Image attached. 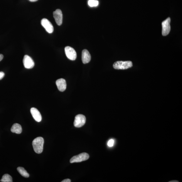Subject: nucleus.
Wrapping results in <instances>:
<instances>
[{"mask_svg":"<svg viewBox=\"0 0 182 182\" xmlns=\"http://www.w3.org/2000/svg\"><path fill=\"white\" fill-rule=\"evenodd\" d=\"M44 142V139L41 137H37L33 140V146L34 151L36 153L40 154L42 152Z\"/></svg>","mask_w":182,"mask_h":182,"instance_id":"nucleus-1","label":"nucleus"},{"mask_svg":"<svg viewBox=\"0 0 182 182\" xmlns=\"http://www.w3.org/2000/svg\"><path fill=\"white\" fill-rule=\"evenodd\" d=\"M132 66V63L131 61H117L113 65V67L115 69L126 70L131 68Z\"/></svg>","mask_w":182,"mask_h":182,"instance_id":"nucleus-2","label":"nucleus"},{"mask_svg":"<svg viewBox=\"0 0 182 182\" xmlns=\"http://www.w3.org/2000/svg\"><path fill=\"white\" fill-rule=\"evenodd\" d=\"M89 154L86 153H82L73 157L70 160L71 163H79V162L87 160L89 158Z\"/></svg>","mask_w":182,"mask_h":182,"instance_id":"nucleus-3","label":"nucleus"},{"mask_svg":"<svg viewBox=\"0 0 182 182\" xmlns=\"http://www.w3.org/2000/svg\"><path fill=\"white\" fill-rule=\"evenodd\" d=\"M170 18H167L162 23V34L163 36H166L169 34L171 30Z\"/></svg>","mask_w":182,"mask_h":182,"instance_id":"nucleus-4","label":"nucleus"},{"mask_svg":"<svg viewBox=\"0 0 182 182\" xmlns=\"http://www.w3.org/2000/svg\"><path fill=\"white\" fill-rule=\"evenodd\" d=\"M86 119L84 115L78 114L75 117L74 125L76 127H80L83 126L85 123Z\"/></svg>","mask_w":182,"mask_h":182,"instance_id":"nucleus-5","label":"nucleus"},{"mask_svg":"<svg viewBox=\"0 0 182 182\" xmlns=\"http://www.w3.org/2000/svg\"><path fill=\"white\" fill-rule=\"evenodd\" d=\"M65 52L66 57L71 60H74L77 58V53L74 49L71 47H66Z\"/></svg>","mask_w":182,"mask_h":182,"instance_id":"nucleus-6","label":"nucleus"},{"mask_svg":"<svg viewBox=\"0 0 182 182\" xmlns=\"http://www.w3.org/2000/svg\"><path fill=\"white\" fill-rule=\"evenodd\" d=\"M41 25L48 33H52L54 31L53 26L52 24L47 19L43 18L41 21Z\"/></svg>","mask_w":182,"mask_h":182,"instance_id":"nucleus-7","label":"nucleus"},{"mask_svg":"<svg viewBox=\"0 0 182 182\" xmlns=\"http://www.w3.org/2000/svg\"><path fill=\"white\" fill-rule=\"evenodd\" d=\"M53 17L56 23L58 25L60 26L63 23V14L60 9H58L53 13Z\"/></svg>","mask_w":182,"mask_h":182,"instance_id":"nucleus-8","label":"nucleus"},{"mask_svg":"<svg viewBox=\"0 0 182 182\" xmlns=\"http://www.w3.org/2000/svg\"><path fill=\"white\" fill-rule=\"evenodd\" d=\"M23 63L24 67L27 69L33 68L34 66V63L32 59L28 55L24 56Z\"/></svg>","mask_w":182,"mask_h":182,"instance_id":"nucleus-9","label":"nucleus"},{"mask_svg":"<svg viewBox=\"0 0 182 182\" xmlns=\"http://www.w3.org/2000/svg\"><path fill=\"white\" fill-rule=\"evenodd\" d=\"M31 112L33 119L36 122H40L41 121V115L37 109L35 108H32L31 109Z\"/></svg>","mask_w":182,"mask_h":182,"instance_id":"nucleus-10","label":"nucleus"},{"mask_svg":"<svg viewBox=\"0 0 182 182\" xmlns=\"http://www.w3.org/2000/svg\"><path fill=\"white\" fill-rule=\"evenodd\" d=\"M56 84L58 90L60 92L65 91L66 88V83L65 79L63 78L60 79L56 81Z\"/></svg>","mask_w":182,"mask_h":182,"instance_id":"nucleus-11","label":"nucleus"},{"mask_svg":"<svg viewBox=\"0 0 182 182\" xmlns=\"http://www.w3.org/2000/svg\"><path fill=\"white\" fill-rule=\"evenodd\" d=\"M91 56L89 51L87 50L82 51V60L83 63L86 64L89 63L91 60Z\"/></svg>","mask_w":182,"mask_h":182,"instance_id":"nucleus-12","label":"nucleus"},{"mask_svg":"<svg viewBox=\"0 0 182 182\" xmlns=\"http://www.w3.org/2000/svg\"><path fill=\"white\" fill-rule=\"evenodd\" d=\"M11 131L17 134H20L22 132L21 125L18 124H15L12 126Z\"/></svg>","mask_w":182,"mask_h":182,"instance_id":"nucleus-13","label":"nucleus"},{"mask_svg":"<svg viewBox=\"0 0 182 182\" xmlns=\"http://www.w3.org/2000/svg\"><path fill=\"white\" fill-rule=\"evenodd\" d=\"M17 170L21 175L25 178H28L29 176V174L23 167H18Z\"/></svg>","mask_w":182,"mask_h":182,"instance_id":"nucleus-14","label":"nucleus"},{"mask_svg":"<svg viewBox=\"0 0 182 182\" xmlns=\"http://www.w3.org/2000/svg\"><path fill=\"white\" fill-rule=\"evenodd\" d=\"M1 181L2 182H12V177L8 174H4L2 176Z\"/></svg>","mask_w":182,"mask_h":182,"instance_id":"nucleus-15","label":"nucleus"},{"mask_svg":"<svg viewBox=\"0 0 182 182\" xmlns=\"http://www.w3.org/2000/svg\"><path fill=\"white\" fill-rule=\"evenodd\" d=\"M88 4L90 7H97L99 4V1L97 0H89Z\"/></svg>","mask_w":182,"mask_h":182,"instance_id":"nucleus-16","label":"nucleus"},{"mask_svg":"<svg viewBox=\"0 0 182 182\" xmlns=\"http://www.w3.org/2000/svg\"><path fill=\"white\" fill-rule=\"evenodd\" d=\"M114 140L110 139L108 142V146L109 147H112L114 146Z\"/></svg>","mask_w":182,"mask_h":182,"instance_id":"nucleus-17","label":"nucleus"},{"mask_svg":"<svg viewBox=\"0 0 182 182\" xmlns=\"http://www.w3.org/2000/svg\"><path fill=\"white\" fill-rule=\"evenodd\" d=\"M4 76V73L3 72H0V80H1Z\"/></svg>","mask_w":182,"mask_h":182,"instance_id":"nucleus-18","label":"nucleus"},{"mask_svg":"<svg viewBox=\"0 0 182 182\" xmlns=\"http://www.w3.org/2000/svg\"><path fill=\"white\" fill-rule=\"evenodd\" d=\"M71 180L69 179H66L63 180L61 182H71Z\"/></svg>","mask_w":182,"mask_h":182,"instance_id":"nucleus-19","label":"nucleus"},{"mask_svg":"<svg viewBox=\"0 0 182 182\" xmlns=\"http://www.w3.org/2000/svg\"><path fill=\"white\" fill-rule=\"evenodd\" d=\"M4 58V56L2 54H0V61H1Z\"/></svg>","mask_w":182,"mask_h":182,"instance_id":"nucleus-20","label":"nucleus"},{"mask_svg":"<svg viewBox=\"0 0 182 182\" xmlns=\"http://www.w3.org/2000/svg\"><path fill=\"white\" fill-rule=\"evenodd\" d=\"M31 2H35L37 1H38V0H29Z\"/></svg>","mask_w":182,"mask_h":182,"instance_id":"nucleus-21","label":"nucleus"}]
</instances>
